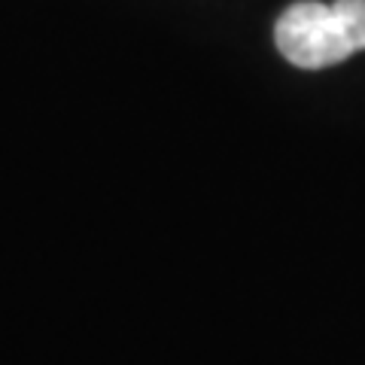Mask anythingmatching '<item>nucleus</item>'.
Instances as JSON below:
<instances>
[{
    "label": "nucleus",
    "instance_id": "nucleus-1",
    "mask_svg": "<svg viewBox=\"0 0 365 365\" xmlns=\"http://www.w3.org/2000/svg\"><path fill=\"white\" fill-rule=\"evenodd\" d=\"M280 55L304 71H323L365 49V0H302L274 25Z\"/></svg>",
    "mask_w": 365,
    "mask_h": 365
}]
</instances>
